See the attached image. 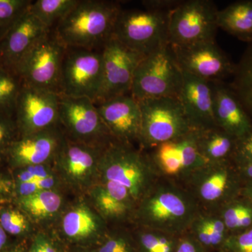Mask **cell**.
Returning <instances> with one entry per match:
<instances>
[{
	"instance_id": "obj_1",
	"label": "cell",
	"mask_w": 252,
	"mask_h": 252,
	"mask_svg": "<svg viewBox=\"0 0 252 252\" xmlns=\"http://www.w3.org/2000/svg\"><path fill=\"white\" fill-rule=\"evenodd\" d=\"M201 212L183 186L162 176L138 204L134 216L144 229L179 238L189 233Z\"/></svg>"
},
{
	"instance_id": "obj_2",
	"label": "cell",
	"mask_w": 252,
	"mask_h": 252,
	"mask_svg": "<svg viewBox=\"0 0 252 252\" xmlns=\"http://www.w3.org/2000/svg\"><path fill=\"white\" fill-rule=\"evenodd\" d=\"M118 3L79 0L56 26L55 36L64 47L96 50L103 47L114 35V26L122 10Z\"/></svg>"
},
{
	"instance_id": "obj_3",
	"label": "cell",
	"mask_w": 252,
	"mask_h": 252,
	"mask_svg": "<svg viewBox=\"0 0 252 252\" xmlns=\"http://www.w3.org/2000/svg\"><path fill=\"white\" fill-rule=\"evenodd\" d=\"M98 171L102 180L115 182L127 189L136 208L162 177L151 155L118 141L109 144L102 150Z\"/></svg>"
},
{
	"instance_id": "obj_4",
	"label": "cell",
	"mask_w": 252,
	"mask_h": 252,
	"mask_svg": "<svg viewBox=\"0 0 252 252\" xmlns=\"http://www.w3.org/2000/svg\"><path fill=\"white\" fill-rule=\"evenodd\" d=\"M180 180L207 213H217L240 195L243 184L231 160L207 162Z\"/></svg>"
},
{
	"instance_id": "obj_5",
	"label": "cell",
	"mask_w": 252,
	"mask_h": 252,
	"mask_svg": "<svg viewBox=\"0 0 252 252\" xmlns=\"http://www.w3.org/2000/svg\"><path fill=\"white\" fill-rule=\"evenodd\" d=\"M183 84L182 70L170 44L144 56L136 69L131 95L137 99L179 97Z\"/></svg>"
},
{
	"instance_id": "obj_6",
	"label": "cell",
	"mask_w": 252,
	"mask_h": 252,
	"mask_svg": "<svg viewBox=\"0 0 252 252\" xmlns=\"http://www.w3.org/2000/svg\"><path fill=\"white\" fill-rule=\"evenodd\" d=\"M170 13L147 9H122L113 36L128 49L147 56L169 44Z\"/></svg>"
},
{
	"instance_id": "obj_7",
	"label": "cell",
	"mask_w": 252,
	"mask_h": 252,
	"mask_svg": "<svg viewBox=\"0 0 252 252\" xmlns=\"http://www.w3.org/2000/svg\"><path fill=\"white\" fill-rule=\"evenodd\" d=\"M142 114L139 141L144 148H156L193 130L179 97L138 100Z\"/></svg>"
},
{
	"instance_id": "obj_8",
	"label": "cell",
	"mask_w": 252,
	"mask_h": 252,
	"mask_svg": "<svg viewBox=\"0 0 252 252\" xmlns=\"http://www.w3.org/2000/svg\"><path fill=\"white\" fill-rule=\"evenodd\" d=\"M102 52L67 48L61 67L59 94L88 97L97 103L102 86Z\"/></svg>"
},
{
	"instance_id": "obj_9",
	"label": "cell",
	"mask_w": 252,
	"mask_h": 252,
	"mask_svg": "<svg viewBox=\"0 0 252 252\" xmlns=\"http://www.w3.org/2000/svg\"><path fill=\"white\" fill-rule=\"evenodd\" d=\"M218 11L210 0L182 1L170 13L169 44L181 46L215 41Z\"/></svg>"
},
{
	"instance_id": "obj_10",
	"label": "cell",
	"mask_w": 252,
	"mask_h": 252,
	"mask_svg": "<svg viewBox=\"0 0 252 252\" xmlns=\"http://www.w3.org/2000/svg\"><path fill=\"white\" fill-rule=\"evenodd\" d=\"M65 51L66 48L49 32L25 54L14 72L24 85L59 94L61 67Z\"/></svg>"
},
{
	"instance_id": "obj_11",
	"label": "cell",
	"mask_w": 252,
	"mask_h": 252,
	"mask_svg": "<svg viewBox=\"0 0 252 252\" xmlns=\"http://www.w3.org/2000/svg\"><path fill=\"white\" fill-rule=\"evenodd\" d=\"M59 93L23 84L14 114L20 136L54 127L59 122Z\"/></svg>"
},
{
	"instance_id": "obj_12",
	"label": "cell",
	"mask_w": 252,
	"mask_h": 252,
	"mask_svg": "<svg viewBox=\"0 0 252 252\" xmlns=\"http://www.w3.org/2000/svg\"><path fill=\"white\" fill-rule=\"evenodd\" d=\"M101 52L103 75L97 102L131 94L136 69L145 56L128 49L114 36L105 43Z\"/></svg>"
},
{
	"instance_id": "obj_13",
	"label": "cell",
	"mask_w": 252,
	"mask_h": 252,
	"mask_svg": "<svg viewBox=\"0 0 252 252\" xmlns=\"http://www.w3.org/2000/svg\"><path fill=\"white\" fill-rule=\"evenodd\" d=\"M171 46L176 60L184 72L209 82H223L234 74L236 64L215 41Z\"/></svg>"
},
{
	"instance_id": "obj_14",
	"label": "cell",
	"mask_w": 252,
	"mask_h": 252,
	"mask_svg": "<svg viewBox=\"0 0 252 252\" xmlns=\"http://www.w3.org/2000/svg\"><path fill=\"white\" fill-rule=\"evenodd\" d=\"M59 122L79 143L94 147L93 142L112 137L95 103L88 97L60 94Z\"/></svg>"
},
{
	"instance_id": "obj_15",
	"label": "cell",
	"mask_w": 252,
	"mask_h": 252,
	"mask_svg": "<svg viewBox=\"0 0 252 252\" xmlns=\"http://www.w3.org/2000/svg\"><path fill=\"white\" fill-rule=\"evenodd\" d=\"M95 104L109 132L118 142L130 144L139 140L142 114L137 99L126 94Z\"/></svg>"
},
{
	"instance_id": "obj_16",
	"label": "cell",
	"mask_w": 252,
	"mask_h": 252,
	"mask_svg": "<svg viewBox=\"0 0 252 252\" xmlns=\"http://www.w3.org/2000/svg\"><path fill=\"white\" fill-rule=\"evenodd\" d=\"M63 143L54 127L26 136H20L10 145L6 159L14 169L41 165L56 157Z\"/></svg>"
},
{
	"instance_id": "obj_17",
	"label": "cell",
	"mask_w": 252,
	"mask_h": 252,
	"mask_svg": "<svg viewBox=\"0 0 252 252\" xmlns=\"http://www.w3.org/2000/svg\"><path fill=\"white\" fill-rule=\"evenodd\" d=\"M49 32L28 9L0 39L1 67L14 71L25 54Z\"/></svg>"
},
{
	"instance_id": "obj_18",
	"label": "cell",
	"mask_w": 252,
	"mask_h": 252,
	"mask_svg": "<svg viewBox=\"0 0 252 252\" xmlns=\"http://www.w3.org/2000/svg\"><path fill=\"white\" fill-rule=\"evenodd\" d=\"M192 128L215 127L211 83L183 72V84L179 96Z\"/></svg>"
},
{
	"instance_id": "obj_19",
	"label": "cell",
	"mask_w": 252,
	"mask_h": 252,
	"mask_svg": "<svg viewBox=\"0 0 252 252\" xmlns=\"http://www.w3.org/2000/svg\"><path fill=\"white\" fill-rule=\"evenodd\" d=\"M210 83L216 126L235 138H240L252 127L250 116L229 85L223 82Z\"/></svg>"
},
{
	"instance_id": "obj_20",
	"label": "cell",
	"mask_w": 252,
	"mask_h": 252,
	"mask_svg": "<svg viewBox=\"0 0 252 252\" xmlns=\"http://www.w3.org/2000/svg\"><path fill=\"white\" fill-rule=\"evenodd\" d=\"M79 142H63L56 158L61 170L73 182L84 185L91 180L94 171H98L102 151Z\"/></svg>"
},
{
	"instance_id": "obj_21",
	"label": "cell",
	"mask_w": 252,
	"mask_h": 252,
	"mask_svg": "<svg viewBox=\"0 0 252 252\" xmlns=\"http://www.w3.org/2000/svg\"><path fill=\"white\" fill-rule=\"evenodd\" d=\"M199 153L207 162L231 160L237 139L220 127L195 130Z\"/></svg>"
},
{
	"instance_id": "obj_22",
	"label": "cell",
	"mask_w": 252,
	"mask_h": 252,
	"mask_svg": "<svg viewBox=\"0 0 252 252\" xmlns=\"http://www.w3.org/2000/svg\"><path fill=\"white\" fill-rule=\"evenodd\" d=\"M218 28L240 40L252 41V0L232 3L217 14Z\"/></svg>"
},
{
	"instance_id": "obj_23",
	"label": "cell",
	"mask_w": 252,
	"mask_h": 252,
	"mask_svg": "<svg viewBox=\"0 0 252 252\" xmlns=\"http://www.w3.org/2000/svg\"><path fill=\"white\" fill-rule=\"evenodd\" d=\"M100 228V220L85 206L72 209L63 220L64 235L74 241H84L96 236Z\"/></svg>"
},
{
	"instance_id": "obj_24",
	"label": "cell",
	"mask_w": 252,
	"mask_h": 252,
	"mask_svg": "<svg viewBox=\"0 0 252 252\" xmlns=\"http://www.w3.org/2000/svg\"><path fill=\"white\" fill-rule=\"evenodd\" d=\"M230 87L234 91L252 122V41L235 66Z\"/></svg>"
},
{
	"instance_id": "obj_25",
	"label": "cell",
	"mask_w": 252,
	"mask_h": 252,
	"mask_svg": "<svg viewBox=\"0 0 252 252\" xmlns=\"http://www.w3.org/2000/svg\"><path fill=\"white\" fill-rule=\"evenodd\" d=\"M230 234L240 233L252 227V203L240 194L217 212Z\"/></svg>"
},
{
	"instance_id": "obj_26",
	"label": "cell",
	"mask_w": 252,
	"mask_h": 252,
	"mask_svg": "<svg viewBox=\"0 0 252 252\" xmlns=\"http://www.w3.org/2000/svg\"><path fill=\"white\" fill-rule=\"evenodd\" d=\"M28 217L34 219L44 218L56 213L62 204L59 193L51 190H43L37 193L15 200Z\"/></svg>"
},
{
	"instance_id": "obj_27",
	"label": "cell",
	"mask_w": 252,
	"mask_h": 252,
	"mask_svg": "<svg viewBox=\"0 0 252 252\" xmlns=\"http://www.w3.org/2000/svg\"><path fill=\"white\" fill-rule=\"evenodd\" d=\"M79 0H36L30 6V11L48 29H51L79 3Z\"/></svg>"
},
{
	"instance_id": "obj_28",
	"label": "cell",
	"mask_w": 252,
	"mask_h": 252,
	"mask_svg": "<svg viewBox=\"0 0 252 252\" xmlns=\"http://www.w3.org/2000/svg\"><path fill=\"white\" fill-rule=\"evenodd\" d=\"M151 157L162 176L180 177L182 172V157L175 140L157 146Z\"/></svg>"
},
{
	"instance_id": "obj_29",
	"label": "cell",
	"mask_w": 252,
	"mask_h": 252,
	"mask_svg": "<svg viewBox=\"0 0 252 252\" xmlns=\"http://www.w3.org/2000/svg\"><path fill=\"white\" fill-rule=\"evenodd\" d=\"M22 86V81L14 71L0 67V114L13 117Z\"/></svg>"
},
{
	"instance_id": "obj_30",
	"label": "cell",
	"mask_w": 252,
	"mask_h": 252,
	"mask_svg": "<svg viewBox=\"0 0 252 252\" xmlns=\"http://www.w3.org/2000/svg\"><path fill=\"white\" fill-rule=\"evenodd\" d=\"M15 205V207L9 205L0 207V225L8 235L23 238L29 233V220L27 215Z\"/></svg>"
},
{
	"instance_id": "obj_31",
	"label": "cell",
	"mask_w": 252,
	"mask_h": 252,
	"mask_svg": "<svg viewBox=\"0 0 252 252\" xmlns=\"http://www.w3.org/2000/svg\"><path fill=\"white\" fill-rule=\"evenodd\" d=\"M94 194L95 205L106 218L122 220L135 214L134 209L113 198L101 185L95 189Z\"/></svg>"
},
{
	"instance_id": "obj_32",
	"label": "cell",
	"mask_w": 252,
	"mask_h": 252,
	"mask_svg": "<svg viewBox=\"0 0 252 252\" xmlns=\"http://www.w3.org/2000/svg\"><path fill=\"white\" fill-rule=\"evenodd\" d=\"M31 0H0V39L29 9Z\"/></svg>"
},
{
	"instance_id": "obj_33",
	"label": "cell",
	"mask_w": 252,
	"mask_h": 252,
	"mask_svg": "<svg viewBox=\"0 0 252 252\" xmlns=\"http://www.w3.org/2000/svg\"><path fill=\"white\" fill-rule=\"evenodd\" d=\"M203 215L211 238L212 249L220 250L230 235L229 232L218 214L203 212Z\"/></svg>"
},
{
	"instance_id": "obj_34",
	"label": "cell",
	"mask_w": 252,
	"mask_h": 252,
	"mask_svg": "<svg viewBox=\"0 0 252 252\" xmlns=\"http://www.w3.org/2000/svg\"><path fill=\"white\" fill-rule=\"evenodd\" d=\"M17 133L14 118L0 114V160L4 158L10 145L17 138Z\"/></svg>"
},
{
	"instance_id": "obj_35",
	"label": "cell",
	"mask_w": 252,
	"mask_h": 252,
	"mask_svg": "<svg viewBox=\"0 0 252 252\" xmlns=\"http://www.w3.org/2000/svg\"><path fill=\"white\" fill-rule=\"evenodd\" d=\"M220 250L228 252H252V227L228 235Z\"/></svg>"
},
{
	"instance_id": "obj_36",
	"label": "cell",
	"mask_w": 252,
	"mask_h": 252,
	"mask_svg": "<svg viewBox=\"0 0 252 252\" xmlns=\"http://www.w3.org/2000/svg\"><path fill=\"white\" fill-rule=\"evenodd\" d=\"M14 172L13 185L53 177L49 167L46 164L20 167L14 169Z\"/></svg>"
},
{
	"instance_id": "obj_37",
	"label": "cell",
	"mask_w": 252,
	"mask_h": 252,
	"mask_svg": "<svg viewBox=\"0 0 252 252\" xmlns=\"http://www.w3.org/2000/svg\"><path fill=\"white\" fill-rule=\"evenodd\" d=\"M55 185H56V180L53 177L42 179V180L23 182V183L14 184L13 191H14L15 200L29 196L41 190H50L54 187Z\"/></svg>"
},
{
	"instance_id": "obj_38",
	"label": "cell",
	"mask_w": 252,
	"mask_h": 252,
	"mask_svg": "<svg viewBox=\"0 0 252 252\" xmlns=\"http://www.w3.org/2000/svg\"><path fill=\"white\" fill-rule=\"evenodd\" d=\"M137 248L131 239L125 235L109 237L97 252H136Z\"/></svg>"
},
{
	"instance_id": "obj_39",
	"label": "cell",
	"mask_w": 252,
	"mask_h": 252,
	"mask_svg": "<svg viewBox=\"0 0 252 252\" xmlns=\"http://www.w3.org/2000/svg\"><path fill=\"white\" fill-rule=\"evenodd\" d=\"M250 159H252V126L245 135L237 139L231 161L238 164Z\"/></svg>"
},
{
	"instance_id": "obj_40",
	"label": "cell",
	"mask_w": 252,
	"mask_h": 252,
	"mask_svg": "<svg viewBox=\"0 0 252 252\" xmlns=\"http://www.w3.org/2000/svg\"><path fill=\"white\" fill-rule=\"evenodd\" d=\"M189 233L205 250H211V238L204 220L203 212H200L196 220H194Z\"/></svg>"
},
{
	"instance_id": "obj_41",
	"label": "cell",
	"mask_w": 252,
	"mask_h": 252,
	"mask_svg": "<svg viewBox=\"0 0 252 252\" xmlns=\"http://www.w3.org/2000/svg\"><path fill=\"white\" fill-rule=\"evenodd\" d=\"M160 233L144 229L137 236V245L140 252H159L160 249Z\"/></svg>"
},
{
	"instance_id": "obj_42",
	"label": "cell",
	"mask_w": 252,
	"mask_h": 252,
	"mask_svg": "<svg viewBox=\"0 0 252 252\" xmlns=\"http://www.w3.org/2000/svg\"><path fill=\"white\" fill-rule=\"evenodd\" d=\"M200 243L192 236L190 233L182 235L177 238L175 252H205Z\"/></svg>"
},
{
	"instance_id": "obj_43",
	"label": "cell",
	"mask_w": 252,
	"mask_h": 252,
	"mask_svg": "<svg viewBox=\"0 0 252 252\" xmlns=\"http://www.w3.org/2000/svg\"><path fill=\"white\" fill-rule=\"evenodd\" d=\"M28 252H62L59 247L44 235H39L33 240Z\"/></svg>"
},
{
	"instance_id": "obj_44",
	"label": "cell",
	"mask_w": 252,
	"mask_h": 252,
	"mask_svg": "<svg viewBox=\"0 0 252 252\" xmlns=\"http://www.w3.org/2000/svg\"><path fill=\"white\" fill-rule=\"evenodd\" d=\"M182 0H146L142 1L144 9L170 12Z\"/></svg>"
},
{
	"instance_id": "obj_45",
	"label": "cell",
	"mask_w": 252,
	"mask_h": 252,
	"mask_svg": "<svg viewBox=\"0 0 252 252\" xmlns=\"http://www.w3.org/2000/svg\"><path fill=\"white\" fill-rule=\"evenodd\" d=\"M234 165L243 182L252 181V159Z\"/></svg>"
},
{
	"instance_id": "obj_46",
	"label": "cell",
	"mask_w": 252,
	"mask_h": 252,
	"mask_svg": "<svg viewBox=\"0 0 252 252\" xmlns=\"http://www.w3.org/2000/svg\"><path fill=\"white\" fill-rule=\"evenodd\" d=\"M28 250L23 243L9 244L6 248L1 252H28Z\"/></svg>"
},
{
	"instance_id": "obj_47",
	"label": "cell",
	"mask_w": 252,
	"mask_h": 252,
	"mask_svg": "<svg viewBox=\"0 0 252 252\" xmlns=\"http://www.w3.org/2000/svg\"><path fill=\"white\" fill-rule=\"evenodd\" d=\"M241 194L243 196L248 198L252 203V181L243 182Z\"/></svg>"
},
{
	"instance_id": "obj_48",
	"label": "cell",
	"mask_w": 252,
	"mask_h": 252,
	"mask_svg": "<svg viewBox=\"0 0 252 252\" xmlns=\"http://www.w3.org/2000/svg\"><path fill=\"white\" fill-rule=\"evenodd\" d=\"M9 245V235L4 231L2 227L0 225V252L2 251Z\"/></svg>"
},
{
	"instance_id": "obj_49",
	"label": "cell",
	"mask_w": 252,
	"mask_h": 252,
	"mask_svg": "<svg viewBox=\"0 0 252 252\" xmlns=\"http://www.w3.org/2000/svg\"><path fill=\"white\" fill-rule=\"evenodd\" d=\"M220 252H228L224 251V250H220Z\"/></svg>"
},
{
	"instance_id": "obj_50",
	"label": "cell",
	"mask_w": 252,
	"mask_h": 252,
	"mask_svg": "<svg viewBox=\"0 0 252 252\" xmlns=\"http://www.w3.org/2000/svg\"><path fill=\"white\" fill-rule=\"evenodd\" d=\"M0 67H1V63H0Z\"/></svg>"
}]
</instances>
